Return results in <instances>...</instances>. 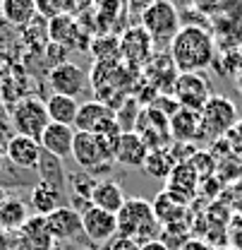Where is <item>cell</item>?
Here are the masks:
<instances>
[{
  "mask_svg": "<svg viewBox=\"0 0 242 250\" xmlns=\"http://www.w3.org/2000/svg\"><path fill=\"white\" fill-rule=\"evenodd\" d=\"M170 61L178 72H204L216 62L213 36L199 24H182L170 41Z\"/></svg>",
  "mask_w": 242,
  "mask_h": 250,
  "instance_id": "6da1fadb",
  "label": "cell"
},
{
  "mask_svg": "<svg viewBox=\"0 0 242 250\" xmlns=\"http://www.w3.org/2000/svg\"><path fill=\"white\" fill-rule=\"evenodd\" d=\"M120 137V135H118ZM118 137H103L96 132H77L74 135V147H72V159L82 171H87L96 181L103 173H111L115 164V140Z\"/></svg>",
  "mask_w": 242,
  "mask_h": 250,
  "instance_id": "7a4b0ae2",
  "label": "cell"
},
{
  "mask_svg": "<svg viewBox=\"0 0 242 250\" xmlns=\"http://www.w3.org/2000/svg\"><path fill=\"white\" fill-rule=\"evenodd\" d=\"M158 219L153 214V207L144 197H127L118 212V236L134 241L137 246H144L158 238Z\"/></svg>",
  "mask_w": 242,
  "mask_h": 250,
  "instance_id": "3957f363",
  "label": "cell"
},
{
  "mask_svg": "<svg viewBox=\"0 0 242 250\" xmlns=\"http://www.w3.org/2000/svg\"><path fill=\"white\" fill-rule=\"evenodd\" d=\"M130 67L122 61H103L93 62L89 75V87L96 94V101H103L113 108V104L120 99H127V77H130Z\"/></svg>",
  "mask_w": 242,
  "mask_h": 250,
  "instance_id": "277c9868",
  "label": "cell"
},
{
  "mask_svg": "<svg viewBox=\"0 0 242 250\" xmlns=\"http://www.w3.org/2000/svg\"><path fill=\"white\" fill-rule=\"evenodd\" d=\"M199 116H202V137H206V140L225 137L228 130L240 121L238 104L223 94H211V99L204 104Z\"/></svg>",
  "mask_w": 242,
  "mask_h": 250,
  "instance_id": "5b68a950",
  "label": "cell"
},
{
  "mask_svg": "<svg viewBox=\"0 0 242 250\" xmlns=\"http://www.w3.org/2000/svg\"><path fill=\"white\" fill-rule=\"evenodd\" d=\"M139 27L151 36L153 43L173 41L175 34L180 31V12L173 5V0H153L151 5L142 12Z\"/></svg>",
  "mask_w": 242,
  "mask_h": 250,
  "instance_id": "8992f818",
  "label": "cell"
},
{
  "mask_svg": "<svg viewBox=\"0 0 242 250\" xmlns=\"http://www.w3.org/2000/svg\"><path fill=\"white\" fill-rule=\"evenodd\" d=\"M12 130L15 135H24L31 140H41V135L46 132V127L51 125L48 111H46V101L38 96H24L22 101H17L12 108Z\"/></svg>",
  "mask_w": 242,
  "mask_h": 250,
  "instance_id": "52a82bcc",
  "label": "cell"
},
{
  "mask_svg": "<svg viewBox=\"0 0 242 250\" xmlns=\"http://www.w3.org/2000/svg\"><path fill=\"white\" fill-rule=\"evenodd\" d=\"M74 130L77 132H96L103 137H118L122 130L115 118V108H111L103 101L91 99L87 104H79L77 118H74Z\"/></svg>",
  "mask_w": 242,
  "mask_h": 250,
  "instance_id": "ba28073f",
  "label": "cell"
},
{
  "mask_svg": "<svg viewBox=\"0 0 242 250\" xmlns=\"http://www.w3.org/2000/svg\"><path fill=\"white\" fill-rule=\"evenodd\" d=\"M170 94L182 108L202 111L204 104L211 99V84L204 77V72H180Z\"/></svg>",
  "mask_w": 242,
  "mask_h": 250,
  "instance_id": "9c48e42d",
  "label": "cell"
},
{
  "mask_svg": "<svg viewBox=\"0 0 242 250\" xmlns=\"http://www.w3.org/2000/svg\"><path fill=\"white\" fill-rule=\"evenodd\" d=\"M134 132L144 140V145L149 149H163L173 142L170 137V118L158 111V108H142L139 118H137V125H134Z\"/></svg>",
  "mask_w": 242,
  "mask_h": 250,
  "instance_id": "30bf717a",
  "label": "cell"
},
{
  "mask_svg": "<svg viewBox=\"0 0 242 250\" xmlns=\"http://www.w3.org/2000/svg\"><path fill=\"white\" fill-rule=\"evenodd\" d=\"M48 87L51 94H62V96H82V94L89 89V75L77 65V62L65 61L62 65L51 67L48 72Z\"/></svg>",
  "mask_w": 242,
  "mask_h": 250,
  "instance_id": "8fae6325",
  "label": "cell"
},
{
  "mask_svg": "<svg viewBox=\"0 0 242 250\" xmlns=\"http://www.w3.org/2000/svg\"><path fill=\"white\" fill-rule=\"evenodd\" d=\"M153 41L151 36L142 27H130L120 39V61L134 70V67H147V62L151 61Z\"/></svg>",
  "mask_w": 242,
  "mask_h": 250,
  "instance_id": "7c38bea8",
  "label": "cell"
},
{
  "mask_svg": "<svg viewBox=\"0 0 242 250\" xmlns=\"http://www.w3.org/2000/svg\"><path fill=\"white\" fill-rule=\"evenodd\" d=\"M82 233L93 243H111L118 236V214L89 205L82 212Z\"/></svg>",
  "mask_w": 242,
  "mask_h": 250,
  "instance_id": "4fadbf2b",
  "label": "cell"
},
{
  "mask_svg": "<svg viewBox=\"0 0 242 250\" xmlns=\"http://www.w3.org/2000/svg\"><path fill=\"white\" fill-rule=\"evenodd\" d=\"M170 197H175L178 202L182 205H187L189 207V202L197 197V192H199V173L192 168V164L189 161H180L173 171H170V176L166 178V188H163Z\"/></svg>",
  "mask_w": 242,
  "mask_h": 250,
  "instance_id": "5bb4252c",
  "label": "cell"
},
{
  "mask_svg": "<svg viewBox=\"0 0 242 250\" xmlns=\"http://www.w3.org/2000/svg\"><path fill=\"white\" fill-rule=\"evenodd\" d=\"M48 41L58 43L62 48H89L87 46V36L82 31V24L77 17L62 12L60 17L48 22Z\"/></svg>",
  "mask_w": 242,
  "mask_h": 250,
  "instance_id": "9a60e30c",
  "label": "cell"
},
{
  "mask_svg": "<svg viewBox=\"0 0 242 250\" xmlns=\"http://www.w3.org/2000/svg\"><path fill=\"white\" fill-rule=\"evenodd\" d=\"M41 152H43L41 145L31 137H24V135H10L5 142V159L24 171H31L38 166Z\"/></svg>",
  "mask_w": 242,
  "mask_h": 250,
  "instance_id": "2e32d148",
  "label": "cell"
},
{
  "mask_svg": "<svg viewBox=\"0 0 242 250\" xmlns=\"http://www.w3.org/2000/svg\"><path fill=\"white\" fill-rule=\"evenodd\" d=\"M53 241H72L82 233V214L72 205H62L46 217Z\"/></svg>",
  "mask_w": 242,
  "mask_h": 250,
  "instance_id": "e0dca14e",
  "label": "cell"
},
{
  "mask_svg": "<svg viewBox=\"0 0 242 250\" xmlns=\"http://www.w3.org/2000/svg\"><path fill=\"white\" fill-rule=\"evenodd\" d=\"M74 135L77 130L72 125H58V123H51L46 127V132L41 135L38 145L43 152L48 154L58 156V159H70L72 156V147H74Z\"/></svg>",
  "mask_w": 242,
  "mask_h": 250,
  "instance_id": "ac0fdd59",
  "label": "cell"
},
{
  "mask_svg": "<svg viewBox=\"0 0 242 250\" xmlns=\"http://www.w3.org/2000/svg\"><path fill=\"white\" fill-rule=\"evenodd\" d=\"M149 154V147L144 145V140L130 130V132H120V137L115 140V164L122 166H144V159Z\"/></svg>",
  "mask_w": 242,
  "mask_h": 250,
  "instance_id": "d6986e66",
  "label": "cell"
},
{
  "mask_svg": "<svg viewBox=\"0 0 242 250\" xmlns=\"http://www.w3.org/2000/svg\"><path fill=\"white\" fill-rule=\"evenodd\" d=\"M170 137L180 145L199 140L202 137V116H199V111H189V108L180 106L170 116Z\"/></svg>",
  "mask_w": 242,
  "mask_h": 250,
  "instance_id": "ffe728a7",
  "label": "cell"
},
{
  "mask_svg": "<svg viewBox=\"0 0 242 250\" xmlns=\"http://www.w3.org/2000/svg\"><path fill=\"white\" fill-rule=\"evenodd\" d=\"M22 250H53V236L48 231L46 217H29V221L19 229Z\"/></svg>",
  "mask_w": 242,
  "mask_h": 250,
  "instance_id": "44dd1931",
  "label": "cell"
},
{
  "mask_svg": "<svg viewBox=\"0 0 242 250\" xmlns=\"http://www.w3.org/2000/svg\"><path fill=\"white\" fill-rule=\"evenodd\" d=\"M125 202H127V197H125L122 186L115 181H108V178L98 181V186L91 192V205L103 209V212H111V214H118Z\"/></svg>",
  "mask_w": 242,
  "mask_h": 250,
  "instance_id": "7402d4cb",
  "label": "cell"
},
{
  "mask_svg": "<svg viewBox=\"0 0 242 250\" xmlns=\"http://www.w3.org/2000/svg\"><path fill=\"white\" fill-rule=\"evenodd\" d=\"M62 192L60 188H53L48 183H36L31 188V195H29V207L34 209L36 217H48L51 212H56L58 207H62Z\"/></svg>",
  "mask_w": 242,
  "mask_h": 250,
  "instance_id": "603a6c76",
  "label": "cell"
},
{
  "mask_svg": "<svg viewBox=\"0 0 242 250\" xmlns=\"http://www.w3.org/2000/svg\"><path fill=\"white\" fill-rule=\"evenodd\" d=\"M151 207H153L156 219H158V224H161V229H163V226H170V224H180V221H185L187 214H189V207L178 202L175 197H170L166 190H161V192L156 195Z\"/></svg>",
  "mask_w": 242,
  "mask_h": 250,
  "instance_id": "cb8c5ba5",
  "label": "cell"
},
{
  "mask_svg": "<svg viewBox=\"0 0 242 250\" xmlns=\"http://www.w3.org/2000/svg\"><path fill=\"white\" fill-rule=\"evenodd\" d=\"M46 111H48L51 123L72 125V127H74V118H77L79 104H77V99H72V96L48 94V96H46Z\"/></svg>",
  "mask_w": 242,
  "mask_h": 250,
  "instance_id": "d4e9b609",
  "label": "cell"
},
{
  "mask_svg": "<svg viewBox=\"0 0 242 250\" xmlns=\"http://www.w3.org/2000/svg\"><path fill=\"white\" fill-rule=\"evenodd\" d=\"M2 20L12 27H29L36 20V0H2Z\"/></svg>",
  "mask_w": 242,
  "mask_h": 250,
  "instance_id": "484cf974",
  "label": "cell"
},
{
  "mask_svg": "<svg viewBox=\"0 0 242 250\" xmlns=\"http://www.w3.org/2000/svg\"><path fill=\"white\" fill-rule=\"evenodd\" d=\"M36 173H38L41 183H48V186L60 188V190H65V186H67V173H65V164H62V159L48 154V152H41L38 166H36Z\"/></svg>",
  "mask_w": 242,
  "mask_h": 250,
  "instance_id": "4316f807",
  "label": "cell"
},
{
  "mask_svg": "<svg viewBox=\"0 0 242 250\" xmlns=\"http://www.w3.org/2000/svg\"><path fill=\"white\" fill-rule=\"evenodd\" d=\"M175 166H178V159L173 156L170 147H163V149H149V154L144 159V166H142V168H144L151 178L166 181Z\"/></svg>",
  "mask_w": 242,
  "mask_h": 250,
  "instance_id": "83f0119b",
  "label": "cell"
},
{
  "mask_svg": "<svg viewBox=\"0 0 242 250\" xmlns=\"http://www.w3.org/2000/svg\"><path fill=\"white\" fill-rule=\"evenodd\" d=\"M29 207L22 200H2L0 202V226L7 231H17L29 221Z\"/></svg>",
  "mask_w": 242,
  "mask_h": 250,
  "instance_id": "f1b7e54d",
  "label": "cell"
},
{
  "mask_svg": "<svg viewBox=\"0 0 242 250\" xmlns=\"http://www.w3.org/2000/svg\"><path fill=\"white\" fill-rule=\"evenodd\" d=\"M91 53L96 62H103V61H120V39L108 34V36H96L93 41L89 43Z\"/></svg>",
  "mask_w": 242,
  "mask_h": 250,
  "instance_id": "f546056e",
  "label": "cell"
},
{
  "mask_svg": "<svg viewBox=\"0 0 242 250\" xmlns=\"http://www.w3.org/2000/svg\"><path fill=\"white\" fill-rule=\"evenodd\" d=\"M187 161H189L192 168L199 173V178H209L213 171H216V156H213L211 152H202V149H197Z\"/></svg>",
  "mask_w": 242,
  "mask_h": 250,
  "instance_id": "4dcf8cb0",
  "label": "cell"
},
{
  "mask_svg": "<svg viewBox=\"0 0 242 250\" xmlns=\"http://www.w3.org/2000/svg\"><path fill=\"white\" fill-rule=\"evenodd\" d=\"M62 12H65L62 0H36V15L46 17L48 22L56 20V17H60Z\"/></svg>",
  "mask_w": 242,
  "mask_h": 250,
  "instance_id": "1f68e13d",
  "label": "cell"
},
{
  "mask_svg": "<svg viewBox=\"0 0 242 250\" xmlns=\"http://www.w3.org/2000/svg\"><path fill=\"white\" fill-rule=\"evenodd\" d=\"M223 140H225V145H228V149H230L233 154L242 156V118L228 130V135H225Z\"/></svg>",
  "mask_w": 242,
  "mask_h": 250,
  "instance_id": "d6a6232c",
  "label": "cell"
},
{
  "mask_svg": "<svg viewBox=\"0 0 242 250\" xmlns=\"http://www.w3.org/2000/svg\"><path fill=\"white\" fill-rule=\"evenodd\" d=\"M228 241L235 250H242V217H233L228 226Z\"/></svg>",
  "mask_w": 242,
  "mask_h": 250,
  "instance_id": "836d02e7",
  "label": "cell"
},
{
  "mask_svg": "<svg viewBox=\"0 0 242 250\" xmlns=\"http://www.w3.org/2000/svg\"><path fill=\"white\" fill-rule=\"evenodd\" d=\"M225 205L233 207L235 212H242V183L240 181L228 190V195H225Z\"/></svg>",
  "mask_w": 242,
  "mask_h": 250,
  "instance_id": "e575fe53",
  "label": "cell"
},
{
  "mask_svg": "<svg viewBox=\"0 0 242 250\" xmlns=\"http://www.w3.org/2000/svg\"><path fill=\"white\" fill-rule=\"evenodd\" d=\"M10 130H12V113H10V106L0 99V137Z\"/></svg>",
  "mask_w": 242,
  "mask_h": 250,
  "instance_id": "d590c367",
  "label": "cell"
},
{
  "mask_svg": "<svg viewBox=\"0 0 242 250\" xmlns=\"http://www.w3.org/2000/svg\"><path fill=\"white\" fill-rule=\"evenodd\" d=\"M91 5V0H62V7H65V12L67 15H79V12H84L87 7Z\"/></svg>",
  "mask_w": 242,
  "mask_h": 250,
  "instance_id": "8d00e7d4",
  "label": "cell"
},
{
  "mask_svg": "<svg viewBox=\"0 0 242 250\" xmlns=\"http://www.w3.org/2000/svg\"><path fill=\"white\" fill-rule=\"evenodd\" d=\"M178 250H211V246H209L206 241H202V238H189V241L182 243Z\"/></svg>",
  "mask_w": 242,
  "mask_h": 250,
  "instance_id": "74e56055",
  "label": "cell"
},
{
  "mask_svg": "<svg viewBox=\"0 0 242 250\" xmlns=\"http://www.w3.org/2000/svg\"><path fill=\"white\" fill-rule=\"evenodd\" d=\"M139 250H170L161 238H156V241H149V243H144V246H139Z\"/></svg>",
  "mask_w": 242,
  "mask_h": 250,
  "instance_id": "f35d334b",
  "label": "cell"
},
{
  "mask_svg": "<svg viewBox=\"0 0 242 250\" xmlns=\"http://www.w3.org/2000/svg\"><path fill=\"white\" fill-rule=\"evenodd\" d=\"M151 2H153V0H130L132 10H134V12H139V15H142V12H144V10H147Z\"/></svg>",
  "mask_w": 242,
  "mask_h": 250,
  "instance_id": "ab89813d",
  "label": "cell"
},
{
  "mask_svg": "<svg viewBox=\"0 0 242 250\" xmlns=\"http://www.w3.org/2000/svg\"><path fill=\"white\" fill-rule=\"evenodd\" d=\"M2 164H5V147H0V168H2Z\"/></svg>",
  "mask_w": 242,
  "mask_h": 250,
  "instance_id": "60d3db41",
  "label": "cell"
},
{
  "mask_svg": "<svg viewBox=\"0 0 242 250\" xmlns=\"http://www.w3.org/2000/svg\"><path fill=\"white\" fill-rule=\"evenodd\" d=\"M238 89H240V92H242V72H240V75H238Z\"/></svg>",
  "mask_w": 242,
  "mask_h": 250,
  "instance_id": "b9f144b4",
  "label": "cell"
},
{
  "mask_svg": "<svg viewBox=\"0 0 242 250\" xmlns=\"http://www.w3.org/2000/svg\"><path fill=\"white\" fill-rule=\"evenodd\" d=\"M0 17H2V0H0Z\"/></svg>",
  "mask_w": 242,
  "mask_h": 250,
  "instance_id": "7bdbcfd3",
  "label": "cell"
},
{
  "mask_svg": "<svg viewBox=\"0 0 242 250\" xmlns=\"http://www.w3.org/2000/svg\"><path fill=\"white\" fill-rule=\"evenodd\" d=\"M0 147H5V145H2V137H0Z\"/></svg>",
  "mask_w": 242,
  "mask_h": 250,
  "instance_id": "ee69618b",
  "label": "cell"
}]
</instances>
